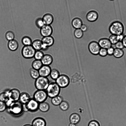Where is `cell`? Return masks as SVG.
Returning a JSON list of instances; mask_svg holds the SVG:
<instances>
[{
  "label": "cell",
  "mask_w": 126,
  "mask_h": 126,
  "mask_svg": "<svg viewBox=\"0 0 126 126\" xmlns=\"http://www.w3.org/2000/svg\"><path fill=\"white\" fill-rule=\"evenodd\" d=\"M100 48L98 42L95 41L91 42L88 46V48L90 52L94 55H97L99 54Z\"/></svg>",
  "instance_id": "30bf717a"
},
{
  "label": "cell",
  "mask_w": 126,
  "mask_h": 126,
  "mask_svg": "<svg viewBox=\"0 0 126 126\" xmlns=\"http://www.w3.org/2000/svg\"><path fill=\"white\" fill-rule=\"evenodd\" d=\"M30 94L26 92L21 93L19 101L23 104H27L31 99Z\"/></svg>",
  "instance_id": "ac0fdd59"
},
{
  "label": "cell",
  "mask_w": 126,
  "mask_h": 126,
  "mask_svg": "<svg viewBox=\"0 0 126 126\" xmlns=\"http://www.w3.org/2000/svg\"><path fill=\"white\" fill-rule=\"evenodd\" d=\"M61 88L56 82L50 83L46 90L48 96L52 98L59 95Z\"/></svg>",
  "instance_id": "3957f363"
},
{
  "label": "cell",
  "mask_w": 126,
  "mask_h": 126,
  "mask_svg": "<svg viewBox=\"0 0 126 126\" xmlns=\"http://www.w3.org/2000/svg\"><path fill=\"white\" fill-rule=\"evenodd\" d=\"M30 74L31 77L34 79H36L40 76L38 70L32 67L30 69Z\"/></svg>",
  "instance_id": "f546056e"
},
{
  "label": "cell",
  "mask_w": 126,
  "mask_h": 126,
  "mask_svg": "<svg viewBox=\"0 0 126 126\" xmlns=\"http://www.w3.org/2000/svg\"><path fill=\"white\" fill-rule=\"evenodd\" d=\"M59 105L60 109L64 111L67 110L69 107V104L67 101H63Z\"/></svg>",
  "instance_id": "d590c367"
},
{
  "label": "cell",
  "mask_w": 126,
  "mask_h": 126,
  "mask_svg": "<svg viewBox=\"0 0 126 126\" xmlns=\"http://www.w3.org/2000/svg\"><path fill=\"white\" fill-rule=\"evenodd\" d=\"M115 45L116 48L123 49L124 48L122 41H118Z\"/></svg>",
  "instance_id": "60d3db41"
},
{
  "label": "cell",
  "mask_w": 126,
  "mask_h": 126,
  "mask_svg": "<svg viewBox=\"0 0 126 126\" xmlns=\"http://www.w3.org/2000/svg\"><path fill=\"white\" fill-rule=\"evenodd\" d=\"M98 43L101 48L107 49L112 47V44L108 38H101L99 40Z\"/></svg>",
  "instance_id": "9a60e30c"
},
{
  "label": "cell",
  "mask_w": 126,
  "mask_h": 126,
  "mask_svg": "<svg viewBox=\"0 0 126 126\" xmlns=\"http://www.w3.org/2000/svg\"><path fill=\"white\" fill-rule=\"evenodd\" d=\"M51 70L49 66L43 65L38 70L40 76L47 77L50 75Z\"/></svg>",
  "instance_id": "5bb4252c"
},
{
  "label": "cell",
  "mask_w": 126,
  "mask_h": 126,
  "mask_svg": "<svg viewBox=\"0 0 126 126\" xmlns=\"http://www.w3.org/2000/svg\"><path fill=\"white\" fill-rule=\"evenodd\" d=\"M50 106L47 102H44L39 103L38 109L43 112H46L49 109Z\"/></svg>",
  "instance_id": "cb8c5ba5"
},
{
  "label": "cell",
  "mask_w": 126,
  "mask_h": 126,
  "mask_svg": "<svg viewBox=\"0 0 126 126\" xmlns=\"http://www.w3.org/2000/svg\"><path fill=\"white\" fill-rule=\"evenodd\" d=\"M69 126H77L76 124L70 123L69 125Z\"/></svg>",
  "instance_id": "f6af8a7d"
},
{
  "label": "cell",
  "mask_w": 126,
  "mask_h": 126,
  "mask_svg": "<svg viewBox=\"0 0 126 126\" xmlns=\"http://www.w3.org/2000/svg\"><path fill=\"white\" fill-rule=\"evenodd\" d=\"M7 108L5 102L0 101V112L4 111Z\"/></svg>",
  "instance_id": "f35d334b"
},
{
  "label": "cell",
  "mask_w": 126,
  "mask_h": 126,
  "mask_svg": "<svg viewBox=\"0 0 126 126\" xmlns=\"http://www.w3.org/2000/svg\"><path fill=\"white\" fill-rule=\"evenodd\" d=\"M109 30L111 34L120 35L123 34L125 30V27L122 22L118 20H115L110 24Z\"/></svg>",
  "instance_id": "7a4b0ae2"
},
{
  "label": "cell",
  "mask_w": 126,
  "mask_h": 126,
  "mask_svg": "<svg viewBox=\"0 0 126 126\" xmlns=\"http://www.w3.org/2000/svg\"><path fill=\"white\" fill-rule=\"evenodd\" d=\"M49 83V79L47 77L40 76L35 79L34 85L37 90H46Z\"/></svg>",
  "instance_id": "277c9868"
},
{
  "label": "cell",
  "mask_w": 126,
  "mask_h": 126,
  "mask_svg": "<svg viewBox=\"0 0 126 126\" xmlns=\"http://www.w3.org/2000/svg\"><path fill=\"white\" fill-rule=\"evenodd\" d=\"M99 55L102 57H105L108 55L107 49L101 48L99 53Z\"/></svg>",
  "instance_id": "74e56055"
},
{
  "label": "cell",
  "mask_w": 126,
  "mask_h": 126,
  "mask_svg": "<svg viewBox=\"0 0 126 126\" xmlns=\"http://www.w3.org/2000/svg\"><path fill=\"white\" fill-rule=\"evenodd\" d=\"M88 28L87 26L84 24H83L80 28L83 32L86 31L87 30Z\"/></svg>",
  "instance_id": "7bdbcfd3"
},
{
  "label": "cell",
  "mask_w": 126,
  "mask_h": 126,
  "mask_svg": "<svg viewBox=\"0 0 126 126\" xmlns=\"http://www.w3.org/2000/svg\"><path fill=\"white\" fill-rule=\"evenodd\" d=\"M21 42L24 46H29L31 45L32 41L30 37L25 36L22 38Z\"/></svg>",
  "instance_id": "f1b7e54d"
},
{
  "label": "cell",
  "mask_w": 126,
  "mask_h": 126,
  "mask_svg": "<svg viewBox=\"0 0 126 126\" xmlns=\"http://www.w3.org/2000/svg\"><path fill=\"white\" fill-rule=\"evenodd\" d=\"M53 32V29L50 25H44L40 29V33L43 37L51 36Z\"/></svg>",
  "instance_id": "7c38bea8"
},
{
  "label": "cell",
  "mask_w": 126,
  "mask_h": 126,
  "mask_svg": "<svg viewBox=\"0 0 126 126\" xmlns=\"http://www.w3.org/2000/svg\"><path fill=\"white\" fill-rule=\"evenodd\" d=\"M124 52L123 49L116 48H114L113 55L115 58H121L124 56Z\"/></svg>",
  "instance_id": "4316f807"
},
{
  "label": "cell",
  "mask_w": 126,
  "mask_h": 126,
  "mask_svg": "<svg viewBox=\"0 0 126 126\" xmlns=\"http://www.w3.org/2000/svg\"><path fill=\"white\" fill-rule=\"evenodd\" d=\"M45 25H50L53 23L54 18L51 14L47 13L45 14L42 18Z\"/></svg>",
  "instance_id": "ffe728a7"
},
{
  "label": "cell",
  "mask_w": 126,
  "mask_h": 126,
  "mask_svg": "<svg viewBox=\"0 0 126 126\" xmlns=\"http://www.w3.org/2000/svg\"><path fill=\"white\" fill-rule=\"evenodd\" d=\"M31 45L36 50H41L42 43L41 39H36L34 40Z\"/></svg>",
  "instance_id": "7402d4cb"
},
{
  "label": "cell",
  "mask_w": 126,
  "mask_h": 126,
  "mask_svg": "<svg viewBox=\"0 0 126 126\" xmlns=\"http://www.w3.org/2000/svg\"><path fill=\"white\" fill-rule=\"evenodd\" d=\"M41 61L43 65L49 66L52 63L53 58L50 54H44Z\"/></svg>",
  "instance_id": "2e32d148"
},
{
  "label": "cell",
  "mask_w": 126,
  "mask_h": 126,
  "mask_svg": "<svg viewBox=\"0 0 126 126\" xmlns=\"http://www.w3.org/2000/svg\"><path fill=\"white\" fill-rule=\"evenodd\" d=\"M41 40L42 43L41 50L42 51L47 50L49 47L53 45L54 42V39L51 35L43 37Z\"/></svg>",
  "instance_id": "ba28073f"
},
{
  "label": "cell",
  "mask_w": 126,
  "mask_h": 126,
  "mask_svg": "<svg viewBox=\"0 0 126 126\" xmlns=\"http://www.w3.org/2000/svg\"><path fill=\"white\" fill-rule=\"evenodd\" d=\"M48 97L46 90H37L34 94L33 98L40 103L45 102Z\"/></svg>",
  "instance_id": "52a82bcc"
},
{
  "label": "cell",
  "mask_w": 126,
  "mask_h": 126,
  "mask_svg": "<svg viewBox=\"0 0 126 126\" xmlns=\"http://www.w3.org/2000/svg\"><path fill=\"white\" fill-rule=\"evenodd\" d=\"M5 37L7 40L8 41H10L15 39V34L13 31H8L6 32Z\"/></svg>",
  "instance_id": "d6a6232c"
},
{
  "label": "cell",
  "mask_w": 126,
  "mask_h": 126,
  "mask_svg": "<svg viewBox=\"0 0 126 126\" xmlns=\"http://www.w3.org/2000/svg\"><path fill=\"white\" fill-rule=\"evenodd\" d=\"M7 108L8 112L14 116H20L24 111L23 104L19 100L12 102Z\"/></svg>",
  "instance_id": "6da1fadb"
},
{
  "label": "cell",
  "mask_w": 126,
  "mask_h": 126,
  "mask_svg": "<svg viewBox=\"0 0 126 126\" xmlns=\"http://www.w3.org/2000/svg\"><path fill=\"white\" fill-rule=\"evenodd\" d=\"M39 104L34 99L31 98L27 104H23L24 111L35 112L38 109Z\"/></svg>",
  "instance_id": "5b68a950"
},
{
  "label": "cell",
  "mask_w": 126,
  "mask_h": 126,
  "mask_svg": "<svg viewBox=\"0 0 126 126\" xmlns=\"http://www.w3.org/2000/svg\"><path fill=\"white\" fill-rule=\"evenodd\" d=\"M99 16V14L97 11L92 10L90 11L87 13L86 18L88 21L94 22L98 19Z\"/></svg>",
  "instance_id": "4fadbf2b"
},
{
  "label": "cell",
  "mask_w": 126,
  "mask_h": 126,
  "mask_svg": "<svg viewBox=\"0 0 126 126\" xmlns=\"http://www.w3.org/2000/svg\"><path fill=\"white\" fill-rule=\"evenodd\" d=\"M56 82L60 88L67 87L70 83V79L65 74L60 75L55 80Z\"/></svg>",
  "instance_id": "9c48e42d"
},
{
  "label": "cell",
  "mask_w": 126,
  "mask_h": 126,
  "mask_svg": "<svg viewBox=\"0 0 126 126\" xmlns=\"http://www.w3.org/2000/svg\"><path fill=\"white\" fill-rule=\"evenodd\" d=\"M8 91H5L0 94V101L6 103L9 100Z\"/></svg>",
  "instance_id": "1f68e13d"
},
{
  "label": "cell",
  "mask_w": 126,
  "mask_h": 126,
  "mask_svg": "<svg viewBox=\"0 0 126 126\" xmlns=\"http://www.w3.org/2000/svg\"><path fill=\"white\" fill-rule=\"evenodd\" d=\"M44 54L41 50H36L34 57L35 59L41 60Z\"/></svg>",
  "instance_id": "836d02e7"
},
{
  "label": "cell",
  "mask_w": 126,
  "mask_h": 126,
  "mask_svg": "<svg viewBox=\"0 0 126 126\" xmlns=\"http://www.w3.org/2000/svg\"><path fill=\"white\" fill-rule=\"evenodd\" d=\"M41 60L35 59L32 63V67L38 70L43 65Z\"/></svg>",
  "instance_id": "484cf974"
},
{
  "label": "cell",
  "mask_w": 126,
  "mask_h": 126,
  "mask_svg": "<svg viewBox=\"0 0 126 126\" xmlns=\"http://www.w3.org/2000/svg\"><path fill=\"white\" fill-rule=\"evenodd\" d=\"M108 38L112 45H115L118 41H120V35L111 34Z\"/></svg>",
  "instance_id": "83f0119b"
},
{
  "label": "cell",
  "mask_w": 126,
  "mask_h": 126,
  "mask_svg": "<svg viewBox=\"0 0 126 126\" xmlns=\"http://www.w3.org/2000/svg\"><path fill=\"white\" fill-rule=\"evenodd\" d=\"M88 126H100L99 123L95 120H92L89 123Z\"/></svg>",
  "instance_id": "ab89813d"
},
{
  "label": "cell",
  "mask_w": 126,
  "mask_h": 126,
  "mask_svg": "<svg viewBox=\"0 0 126 126\" xmlns=\"http://www.w3.org/2000/svg\"><path fill=\"white\" fill-rule=\"evenodd\" d=\"M32 126V125H30L28 124H26V125H25L24 126Z\"/></svg>",
  "instance_id": "bcb514c9"
},
{
  "label": "cell",
  "mask_w": 126,
  "mask_h": 126,
  "mask_svg": "<svg viewBox=\"0 0 126 126\" xmlns=\"http://www.w3.org/2000/svg\"><path fill=\"white\" fill-rule=\"evenodd\" d=\"M63 101L62 97L59 95L51 98V100L52 104L55 106L59 105Z\"/></svg>",
  "instance_id": "d4e9b609"
},
{
  "label": "cell",
  "mask_w": 126,
  "mask_h": 126,
  "mask_svg": "<svg viewBox=\"0 0 126 126\" xmlns=\"http://www.w3.org/2000/svg\"><path fill=\"white\" fill-rule=\"evenodd\" d=\"M71 24L73 28L76 29H80L83 24L81 19L78 17L74 18L72 20Z\"/></svg>",
  "instance_id": "44dd1931"
},
{
  "label": "cell",
  "mask_w": 126,
  "mask_h": 126,
  "mask_svg": "<svg viewBox=\"0 0 126 126\" xmlns=\"http://www.w3.org/2000/svg\"><path fill=\"white\" fill-rule=\"evenodd\" d=\"M80 120V117L78 114L76 113H72L69 117V120L70 123L75 124H78Z\"/></svg>",
  "instance_id": "603a6c76"
},
{
  "label": "cell",
  "mask_w": 126,
  "mask_h": 126,
  "mask_svg": "<svg viewBox=\"0 0 126 126\" xmlns=\"http://www.w3.org/2000/svg\"><path fill=\"white\" fill-rule=\"evenodd\" d=\"M122 41L124 47L126 48V35H124Z\"/></svg>",
  "instance_id": "ee69618b"
},
{
  "label": "cell",
  "mask_w": 126,
  "mask_h": 126,
  "mask_svg": "<svg viewBox=\"0 0 126 126\" xmlns=\"http://www.w3.org/2000/svg\"><path fill=\"white\" fill-rule=\"evenodd\" d=\"M7 47L8 49L10 51H15L18 48L19 43L16 40L14 39L8 41Z\"/></svg>",
  "instance_id": "e0dca14e"
},
{
  "label": "cell",
  "mask_w": 126,
  "mask_h": 126,
  "mask_svg": "<svg viewBox=\"0 0 126 126\" xmlns=\"http://www.w3.org/2000/svg\"><path fill=\"white\" fill-rule=\"evenodd\" d=\"M74 35L76 38L80 39L83 36V32L80 29H76L74 32Z\"/></svg>",
  "instance_id": "e575fe53"
},
{
  "label": "cell",
  "mask_w": 126,
  "mask_h": 126,
  "mask_svg": "<svg viewBox=\"0 0 126 126\" xmlns=\"http://www.w3.org/2000/svg\"><path fill=\"white\" fill-rule=\"evenodd\" d=\"M36 50L31 45L24 46L21 50L22 56L26 59H30L34 57Z\"/></svg>",
  "instance_id": "8992f818"
},
{
  "label": "cell",
  "mask_w": 126,
  "mask_h": 126,
  "mask_svg": "<svg viewBox=\"0 0 126 126\" xmlns=\"http://www.w3.org/2000/svg\"><path fill=\"white\" fill-rule=\"evenodd\" d=\"M35 24L38 28L41 29L45 25L42 18H37L35 21Z\"/></svg>",
  "instance_id": "8d00e7d4"
},
{
  "label": "cell",
  "mask_w": 126,
  "mask_h": 126,
  "mask_svg": "<svg viewBox=\"0 0 126 126\" xmlns=\"http://www.w3.org/2000/svg\"><path fill=\"white\" fill-rule=\"evenodd\" d=\"M110 0V1H113V0Z\"/></svg>",
  "instance_id": "7dc6e473"
},
{
  "label": "cell",
  "mask_w": 126,
  "mask_h": 126,
  "mask_svg": "<svg viewBox=\"0 0 126 126\" xmlns=\"http://www.w3.org/2000/svg\"><path fill=\"white\" fill-rule=\"evenodd\" d=\"M20 94L19 90L16 88L9 90L8 91L9 99L12 102L18 101Z\"/></svg>",
  "instance_id": "8fae6325"
},
{
  "label": "cell",
  "mask_w": 126,
  "mask_h": 126,
  "mask_svg": "<svg viewBox=\"0 0 126 126\" xmlns=\"http://www.w3.org/2000/svg\"><path fill=\"white\" fill-rule=\"evenodd\" d=\"M114 48L111 47L107 49L108 55L109 56L113 55Z\"/></svg>",
  "instance_id": "b9f144b4"
},
{
  "label": "cell",
  "mask_w": 126,
  "mask_h": 126,
  "mask_svg": "<svg viewBox=\"0 0 126 126\" xmlns=\"http://www.w3.org/2000/svg\"><path fill=\"white\" fill-rule=\"evenodd\" d=\"M60 75L59 71L57 69L54 68L51 69L49 75L52 79L55 80Z\"/></svg>",
  "instance_id": "4dcf8cb0"
},
{
  "label": "cell",
  "mask_w": 126,
  "mask_h": 126,
  "mask_svg": "<svg viewBox=\"0 0 126 126\" xmlns=\"http://www.w3.org/2000/svg\"><path fill=\"white\" fill-rule=\"evenodd\" d=\"M32 125V126H46V122L43 118L38 117L33 120Z\"/></svg>",
  "instance_id": "d6986e66"
}]
</instances>
